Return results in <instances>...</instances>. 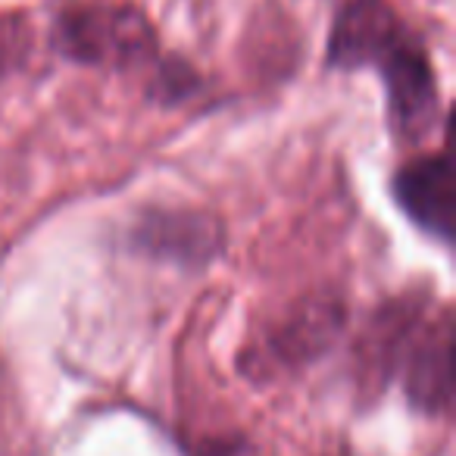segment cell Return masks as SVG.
Listing matches in <instances>:
<instances>
[{
	"label": "cell",
	"instance_id": "obj_5",
	"mask_svg": "<svg viewBox=\"0 0 456 456\" xmlns=\"http://www.w3.org/2000/svg\"><path fill=\"white\" fill-rule=\"evenodd\" d=\"M194 456H254V453L235 441H209V444H203Z\"/></svg>",
	"mask_w": 456,
	"mask_h": 456
},
{
	"label": "cell",
	"instance_id": "obj_3",
	"mask_svg": "<svg viewBox=\"0 0 456 456\" xmlns=\"http://www.w3.org/2000/svg\"><path fill=\"white\" fill-rule=\"evenodd\" d=\"M394 197L422 232L450 244L456 222V175L450 153H435L403 166L394 178Z\"/></svg>",
	"mask_w": 456,
	"mask_h": 456
},
{
	"label": "cell",
	"instance_id": "obj_2",
	"mask_svg": "<svg viewBox=\"0 0 456 456\" xmlns=\"http://www.w3.org/2000/svg\"><path fill=\"white\" fill-rule=\"evenodd\" d=\"M57 47L76 63L132 69L157 57V35L134 7L97 4L69 10L60 20Z\"/></svg>",
	"mask_w": 456,
	"mask_h": 456
},
{
	"label": "cell",
	"instance_id": "obj_1",
	"mask_svg": "<svg viewBox=\"0 0 456 456\" xmlns=\"http://www.w3.org/2000/svg\"><path fill=\"white\" fill-rule=\"evenodd\" d=\"M329 66L379 69L391 126L410 144L437 126L441 97L425 45L385 0H350L341 7L329 38Z\"/></svg>",
	"mask_w": 456,
	"mask_h": 456
},
{
	"label": "cell",
	"instance_id": "obj_4",
	"mask_svg": "<svg viewBox=\"0 0 456 456\" xmlns=\"http://www.w3.org/2000/svg\"><path fill=\"white\" fill-rule=\"evenodd\" d=\"M403 362V385L412 406L425 412H444L453 397V381H450V354H453V329L450 319L431 322L419 338H410Z\"/></svg>",
	"mask_w": 456,
	"mask_h": 456
}]
</instances>
